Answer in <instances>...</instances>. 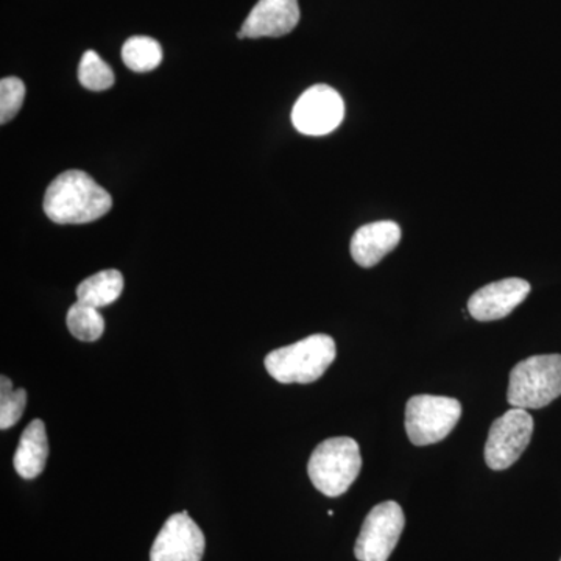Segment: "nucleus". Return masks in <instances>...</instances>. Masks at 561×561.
<instances>
[{"instance_id":"nucleus-17","label":"nucleus","mask_w":561,"mask_h":561,"mask_svg":"<svg viewBox=\"0 0 561 561\" xmlns=\"http://www.w3.org/2000/svg\"><path fill=\"white\" fill-rule=\"evenodd\" d=\"M113 69L99 57L98 51H84L79 66V81L81 87L90 91L110 90L114 84Z\"/></svg>"},{"instance_id":"nucleus-11","label":"nucleus","mask_w":561,"mask_h":561,"mask_svg":"<svg viewBox=\"0 0 561 561\" xmlns=\"http://www.w3.org/2000/svg\"><path fill=\"white\" fill-rule=\"evenodd\" d=\"M300 22L298 0H260L242 25L245 38H280Z\"/></svg>"},{"instance_id":"nucleus-14","label":"nucleus","mask_w":561,"mask_h":561,"mask_svg":"<svg viewBox=\"0 0 561 561\" xmlns=\"http://www.w3.org/2000/svg\"><path fill=\"white\" fill-rule=\"evenodd\" d=\"M124 290V276L117 271H103L95 273L77 287V298L84 305L101 309L119 300Z\"/></svg>"},{"instance_id":"nucleus-16","label":"nucleus","mask_w":561,"mask_h":561,"mask_svg":"<svg viewBox=\"0 0 561 561\" xmlns=\"http://www.w3.org/2000/svg\"><path fill=\"white\" fill-rule=\"evenodd\" d=\"M66 323L70 334L81 342L99 341L105 331V319L99 309L80 301L70 306Z\"/></svg>"},{"instance_id":"nucleus-13","label":"nucleus","mask_w":561,"mask_h":561,"mask_svg":"<svg viewBox=\"0 0 561 561\" xmlns=\"http://www.w3.org/2000/svg\"><path fill=\"white\" fill-rule=\"evenodd\" d=\"M49 457V442H47L46 424L41 420H33L21 435L20 445L14 454V470L22 479H36L46 468Z\"/></svg>"},{"instance_id":"nucleus-6","label":"nucleus","mask_w":561,"mask_h":561,"mask_svg":"<svg viewBox=\"0 0 561 561\" xmlns=\"http://www.w3.org/2000/svg\"><path fill=\"white\" fill-rule=\"evenodd\" d=\"M405 518L401 505L394 501L382 502L368 513L354 556L359 561H387L400 541Z\"/></svg>"},{"instance_id":"nucleus-3","label":"nucleus","mask_w":561,"mask_h":561,"mask_svg":"<svg viewBox=\"0 0 561 561\" xmlns=\"http://www.w3.org/2000/svg\"><path fill=\"white\" fill-rule=\"evenodd\" d=\"M362 468L359 445L350 437L328 438L313 449L308 463L309 479L320 493L339 497L356 482Z\"/></svg>"},{"instance_id":"nucleus-1","label":"nucleus","mask_w":561,"mask_h":561,"mask_svg":"<svg viewBox=\"0 0 561 561\" xmlns=\"http://www.w3.org/2000/svg\"><path fill=\"white\" fill-rule=\"evenodd\" d=\"M113 206L108 192L83 171H66L51 181L44 195L46 216L58 225L91 224Z\"/></svg>"},{"instance_id":"nucleus-20","label":"nucleus","mask_w":561,"mask_h":561,"mask_svg":"<svg viewBox=\"0 0 561 561\" xmlns=\"http://www.w3.org/2000/svg\"><path fill=\"white\" fill-rule=\"evenodd\" d=\"M561 561V560H560Z\"/></svg>"},{"instance_id":"nucleus-2","label":"nucleus","mask_w":561,"mask_h":561,"mask_svg":"<svg viewBox=\"0 0 561 561\" xmlns=\"http://www.w3.org/2000/svg\"><path fill=\"white\" fill-rule=\"evenodd\" d=\"M337 356L335 342L327 334H313L289 346L272 351L265 368L280 383L319 381Z\"/></svg>"},{"instance_id":"nucleus-5","label":"nucleus","mask_w":561,"mask_h":561,"mask_svg":"<svg viewBox=\"0 0 561 561\" xmlns=\"http://www.w3.org/2000/svg\"><path fill=\"white\" fill-rule=\"evenodd\" d=\"M461 404L454 398L416 394L405 405V432L415 446L445 440L457 426Z\"/></svg>"},{"instance_id":"nucleus-10","label":"nucleus","mask_w":561,"mask_h":561,"mask_svg":"<svg viewBox=\"0 0 561 561\" xmlns=\"http://www.w3.org/2000/svg\"><path fill=\"white\" fill-rule=\"evenodd\" d=\"M530 284L522 278L491 283L471 295L468 311L478 321H494L511 316L530 294Z\"/></svg>"},{"instance_id":"nucleus-8","label":"nucleus","mask_w":561,"mask_h":561,"mask_svg":"<svg viewBox=\"0 0 561 561\" xmlns=\"http://www.w3.org/2000/svg\"><path fill=\"white\" fill-rule=\"evenodd\" d=\"M345 117L342 95L328 84H316L302 92L291 110V122L301 135L324 136L334 131Z\"/></svg>"},{"instance_id":"nucleus-4","label":"nucleus","mask_w":561,"mask_h":561,"mask_svg":"<svg viewBox=\"0 0 561 561\" xmlns=\"http://www.w3.org/2000/svg\"><path fill=\"white\" fill-rule=\"evenodd\" d=\"M561 397V354L531 356L515 365L508 381L512 408L542 409Z\"/></svg>"},{"instance_id":"nucleus-15","label":"nucleus","mask_w":561,"mask_h":561,"mask_svg":"<svg viewBox=\"0 0 561 561\" xmlns=\"http://www.w3.org/2000/svg\"><path fill=\"white\" fill-rule=\"evenodd\" d=\"M122 60L133 72H150L161 65V44L150 36H131L122 47Z\"/></svg>"},{"instance_id":"nucleus-18","label":"nucleus","mask_w":561,"mask_h":561,"mask_svg":"<svg viewBox=\"0 0 561 561\" xmlns=\"http://www.w3.org/2000/svg\"><path fill=\"white\" fill-rule=\"evenodd\" d=\"M27 405V391L13 390V382L7 376L0 378V430L7 431L21 420Z\"/></svg>"},{"instance_id":"nucleus-9","label":"nucleus","mask_w":561,"mask_h":561,"mask_svg":"<svg viewBox=\"0 0 561 561\" xmlns=\"http://www.w3.org/2000/svg\"><path fill=\"white\" fill-rule=\"evenodd\" d=\"M205 535L187 512L175 513L165 522L151 546L150 561H202Z\"/></svg>"},{"instance_id":"nucleus-12","label":"nucleus","mask_w":561,"mask_h":561,"mask_svg":"<svg viewBox=\"0 0 561 561\" xmlns=\"http://www.w3.org/2000/svg\"><path fill=\"white\" fill-rule=\"evenodd\" d=\"M400 241L401 228L394 221L382 220L364 225L351 239V256L360 267H375L397 249Z\"/></svg>"},{"instance_id":"nucleus-19","label":"nucleus","mask_w":561,"mask_h":561,"mask_svg":"<svg viewBox=\"0 0 561 561\" xmlns=\"http://www.w3.org/2000/svg\"><path fill=\"white\" fill-rule=\"evenodd\" d=\"M25 99L24 81L16 77H5L0 81V124L14 119Z\"/></svg>"},{"instance_id":"nucleus-7","label":"nucleus","mask_w":561,"mask_h":561,"mask_svg":"<svg viewBox=\"0 0 561 561\" xmlns=\"http://www.w3.org/2000/svg\"><path fill=\"white\" fill-rule=\"evenodd\" d=\"M534 419L526 409L513 408L491 424L485 445L486 465L494 471L511 468L531 440Z\"/></svg>"}]
</instances>
